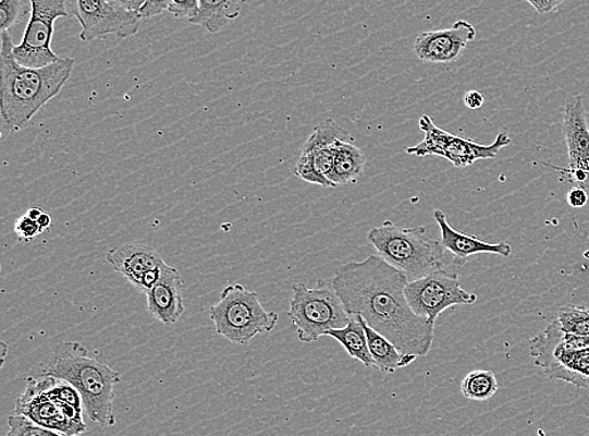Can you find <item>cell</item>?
<instances>
[{"mask_svg": "<svg viewBox=\"0 0 589 436\" xmlns=\"http://www.w3.org/2000/svg\"><path fill=\"white\" fill-rule=\"evenodd\" d=\"M408 281L403 270L373 254L342 265L331 284L348 315L363 316L368 326L404 353L425 358L432 348L435 324L416 315L408 304Z\"/></svg>", "mask_w": 589, "mask_h": 436, "instance_id": "6da1fadb", "label": "cell"}, {"mask_svg": "<svg viewBox=\"0 0 589 436\" xmlns=\"http://www.w3.org/2000/svg\"><path fill=\"white\" fill-rule=\"evenodd\" d=\"M11 33L0 36V113L4 125L21 131L36 117L45 105L60 95L75 69V60L61 57L45 68H27L15 60Z\"/></svg>", "mask_w": 589, "mask_h": 436, "instance_id": "7a4b0ae2", "label": "cell"}, {"mask_svg": "<svg viewBox=\"0 0 589 436\" xmlns=\"http://www.w3.org/2000/svg\"><path fill=\"white\" fill-rule=\"evenodd\" d=\"M69 382L79 391L86 414L96 424L110 427L116 424L113 413L114 386L121 374L106 362L89 356L88 350L78 342H63L53 350L44 370Z\"/></svg>", "mask_w": 589, "mask_h": 436, "instance_id": "3957f363", "label": "cell"}, {"mask_svg": "<svg viewBox=\"0 0 589 436\" xmlns=\"http://www.w3.org/2000/svg\"><path fill=\"white\" fill-rule=\"evenodd\" d=\"M367 241L384 261L403 270L410 281L445 268L446 250L443 243L428 234L427 227L404 228L386 220L368 232Z\"/></svg>", "mask_w": 589, "mask_h": 436, "instance_id": "277c9868", "label": "cell"}, {"mask_svg": "<svg viewBox=\"0 0 589 436\" xmlns=\"http://www.w3.org/2000/svg\"><path fill=\"white\" fill-rule=\"evenodd\" d=\"M529 352L551 380L589 388V336L566 332L555 319L529 340Z\"/></svg>", "mask_w": 589, "mask_h": 436, "instance_id": "5b68a950", "label": "cell"}, {"mask_svg": "<svg viewBox=\"0 0 589 436\" xmlns=\"http://www.w3.org/2000/svg\"><path fill=\"white\" fill-rule=\"evenodd\" d=\"M210 319L219 336L243 347L258 335L272 332L280 316L265 308L257 292L242 284H231L224 288L219 301L212 304Z\"/></svg>", "mask_w": 589, "mask_h": 436, "instance_id": "8992f818", "label": "cell"}, {"mask_svg": "<svg viewBox=\"0 0 589 436\" xmlns=\"http://www.w3.org/2000/svg\"><path fill=\"white\" fill-rule=\"evenodd\" d=\"M289 317L296 326L299 341L312 343L330 330L345 327L351 315L332 284L319 281L314 287L293 286Z\"/></svg>", "mask_w": 589, "mask_h": 436, "instance_id": "52a82bcc", "label": "cell"}, {"mask_svg": "<svg viewBox=\"0 0 589 436\" xmlns=\"http://www.w3.org/2000/svg\"><path fill=\"white\" fill-rule=\"evenodd\" d=\"M419 128L425 134L421 143L407 147L406 153L419 158L439 156L452 162L455 168H468L479 160L495 159L504 147L512 144L508 134L501 133L490 145L478 144L470 138L447 133L433 123L428 114L419 120Z\"/></svg>", "mask_w": 589, "mask_h": 436, "instance_id": "ba28073f", "label": "cell"}, {"mask_svg": "<svg viewBox=\"0 0 589 436\" xmlns=\"http://www.w3.org/2000/svg\"><path fill=\"white\" fill-rule=\"evenodd\" d=\"M405 294L415 314L433 324L444 311L455 306H470L478 301V295L465 291L459 276L446 267L408 281Z\"/></svg>", "mask_w": 589, "mask_h": 436, "instance_id": "9c48e42d", "label": "cell"}, {"mask_svg": "<svg viewBox=\"0 0 589 436\" xmlns=\"http://www.w3.org/2000/svg\"><path fill=\"white\" fill-rule=\"evenodd\" d=\"M30 15L20 45H14L15 60L27 68H45L61 57L52 49L54 23L69 16L65 0H29Z\"/></svg>", "mask_w": 589, "mask_h": 436, "instance_id": "30bf717a", "label": "cell"}, {"mask_svg": "<svg viewBox=\"0 0 589 436\" xmlns=\"http://www.w3.org/2000/svg\"><path fill=\"white\" fill-rule=\"evenodd\" d=\"M72 13L81 24L79 38L86 44L110 36L128 38L140 31V15L109 0H72Z\"/></svg>", "mask_w": 589, "mask_h": 436, "instance_id": "8fae6325", "label": "cell"}, {"mask_svg": "<svg viewBox=\"0 0 589 436\" xmlns=\"http://www.w3.org/2000/svg\"><path fill=\"white\" fill-rule=\"evenodd\" d=\"M347 131L333 120L319 123L302 147L299 159L294 167V175L309 184L334 187L330 180L334 166L335 146L340 140H351Z\"/></svg>", "mask_w": 589, "mask_h": 436, "instance_id": "7c38bea8", "label": "cell"}, {"mask_svg": "<svg viewBox=\"0 0 589 436\" xmlns=\"http://www.w3.org/2000/svg\"><path fill=\"white\" fill-rule=\"evenodd\" d=\"M15 413L27 415L33 422L59 435H78L87 431L84 416H82L84 410L37 389L30 382L27 384L26 391L16 400Z\"/></svg>", "mask_w": 589, "mask_h": 436, "instance_id": "4fadbf2b", "label": "cell"}, {"mask_svg": "<svg viewBox=\"0 0 589 436\" xmlns=\"http://www.w3.org/2000/svg\"><path fill=\"white\" fill-rule=\"evenodd\" d=\"M476 37L477 29L473 24L456 21L446 29L421 32L415 39L414 55L422 62L453 63Z\"/></svg>", "mask_w": 589, "mask_h": 436, "instance_id": "5bb4252c", "label": "cell"}, {"mask_svg": "<svg viewBox=\"0 0 589 436\" xmlns=\"http://www.w3.org/2000/svg\"><path fill=\"white\" fill-rule=\"evenodd\" d=\"M562 128L568 149V166L548 167L560 172L576 170L589 172V125L582 96H570L564 105Z\"/></svg>", "mask_w": 589, "mask_h": 436, "instance_id": "9a60e30c", "label": "cell"}, {"mask_svg": "<svg viewBox=\"0 0 589 436\" xmlns=\"http://www.w3.org/2000/svg\"><path fill=\"white\" fill-rule=\"evenodd\" d=\"M184 279L175 267H163L162 275L149 291H146L147 311L162 325L173 326L185 312Z\"/></svg>", "mask_w": 589, "mask_h": 436, "instance_id": "2e32d148", "label": "cell"}, {"mask_svg": "<svg viewBox=\"0 0 589 436\" xmlns=\"http://www.w3.org/2000/svg\"><path fill=\"white\" fill-rule=\"evenodd\" d=\"M110 266L124 276L131 284L140 288L143 278L155 268L165 263L160 254L152 249L138 243H126L113 246L106 253Z\"/></svg>", "mask_w": 589, "mask_h": 436, "instance_id": "e0dca14e", "label": "cell"}, {"mask_svg": "<svg viewBox=\"0 0 589 436\" xmlns=\"http://www.w3.org/2000/svg\"><path fill=\"white\" fill-rule=\"evenodd\" d=\"M433 219H435L440 228L441 243H443L446 251L453 254L456 261L464 262L481 253L495 254V256L504 258L512 256L513 249L510 243H488L478 240L477 237L462 233L449 225L444 211L433 210Z\"/></svg>", "mask_w": 589, "mask_h": 436, "instance_id": "ac0fdd59", "label": "cell"}, {"mask_svg": "<svg viewBox=\"0 0 589 436\" xmlns=\"http://www.w3.org/2000/svg\"><path fill=\"white\" fill-rule=\"evenodd\" d=\"M364 327L367 335L368 349L375 362V368L383 374H395L398 368L410 366L416 361L417 356L408 355L396 348L394 342H391L388 337H384L373 328L366 324Z\"/></svg>", "mask_w": 589, "mask_h": 436, "instance_id": "d6986e66", "label": "cell"}, {"mask_svg": "<svg viewBox=\"0 0 589 436\" xmlns=\"http://www.w3.org/2000/svg\"><path fill=\"white\" fill-rule=\"evenodd\" d=\"M247 0H200L199 14L191 22L211 35L222 32L238 19Z\"/></svg>", "mask_w": 589, "mask_h": 436, "instance_id": "ffe728a7", "label": "cell"}, {"mask_svg": "<svg viewBox=\"0 0 589 436\" xmlns=\"http://www.w3.org/2000/svg\"><path fill=\"white\" fill-rule=\"evenodd\" d=\"M366 162V155L359 147L348 140H340L330 180L335 186L354 184L364 174Z\"/></svg>", "mask_w": 589, "mask_h": 436, "instance_id": "44dd1931", "label": "cell"}, {"mask_svg": "<svg viewBox=\"0 0 589 436\" xmlns=\"http://www.w3.org/2000/svg\"><path fill=\"white\" fill-rule=\"evenodd\" d=\"M327 336L338 340L352 359L361 361L366 367H375L370 349H368L363 316L351 315L345 327L334 328V330L327 332Z\"/></svg>", "mask_w": 589, "mask_h": 436, "instance_id": "7402d4cb", "label": "cell"}, {"mask_svg": "<svg viewBox=\"0 0 589 436\" xmlns=\"http://www.w3.org/2000/svg\"><path fill=\"white\" fill-rule=\"evenodd\" d=\"M499 384L496 376L488 370H476L463 378L461 390L465 399L487 401L495 397Z\"/></svg>", "mask_w": 589, "mask_h": 436, "instance_id": "603a6c76", "label": "cell"}, {"mask_svg": "<svg viewBox=\"0 0 589 436\" xmlns=\"http://www.w3.org/2000/svg\"><path fill=\"white\" fill-rule=\"evenodd\" d=\"M557 320L566 332L589 336V307L567 304L559 311Z\"/></svg>", "mask_w": 589, "mask_h": 436, "instance_id": "cb8c5ba5", "label": "cell"}, {"mask_svg": "<svg viewBox=\"0 0 589 436\" xmlns=\"http://www.w3.org/2000/svg\"><path fill=\"white\" fill-rule=\"evenodd\" d=\"M8 424H10L8 436L59 435L56 432L49 431L47 427L33 422L30 417L21 413H14L8 417Z\"/></svg>", "mask_w": 589, "mask_h": 436, "instance_id": "d4e9b609", "label": "cell"}, {"mask_svg": "<svg viewBox=\"0 0 589 436\" xmlns=\"http://www.w3.org/2000/svg\"><path fill=\"white\" fill-rule=\"evenodd\" d=\"M200 0H171L169 13L176 20L192 22L199 14Z\"/></svg>", "mask_w": 589, "mask_h": 436, "instance_id": "484cf974", "label": "cell"}, {"mask_svg": "<svg viewBox=\"0 0 589 436\" xmlns=\"http://www.w3.org/2000/svg\"><path fill=\"white\" fill-rule=\"evenodd\" d=\"M22 0H2L0 2V29L10 31L20 19Z\"/></svg>", "mask_w": 589, "mask_h": 436, "instance_id": "4316f807", "label": "cell"}, {"mask_svg": "<svg viewBox=\"0 0 589 436\" xmlns=\"http://www.w3.org/2000/svg\"><path fill=\"white\" fill-rule=\"evenodd\" d=\"M14 230L20 240L26 242L35 240L36 237L44 233L37 220L30 219L27 214L15 221Z\"/></svg>", "mask_w": 589, "mask_h": 436, "instance_id": "83f0119b", "label": "cell"}, {"mask_svg": "<svg viewBox=\"0 0 589 436\" xmlns=\"http://www.w3.org/2000/svg\"><path fill=\"white\" fill-rule=\"evenodd\" d=\"M170 4L171 0H145L138 14H140L142 20H150L154 16L169 12Z\"/></svg>", "mask_w": 589, "mask_h": 436, "instance_id": "f1b7e54d", "label": "cell"}, {"mask_svg": "<svg viewBox=\"0 0 589 436\" xmlns=\"http://www.w3.org/2000/svg\"><path fill=\"white\" fill-rule=\"evenodd\" d=\"M538 14H551L560 10L566 0H526Z\"/></svg>", "mask_w": 589, "mask_h": 436, "instance_id": "f546056e", "label": "cell"}, {"mask_svg": "<svg viewBox=\"0 0 589 436\" xmlns=\"http://www.w3.org/2000/svg\"><path fill=\"white\" fill-rule=\"evenodd\" d=\"M567 203L570 208L579 209L586 207L588 203V194L586 189L575 186L567 193Z\"/></svg>", "mask_w": 589, "mask_h": 436, "instance_id": "4dcf8cb0", "label": "cell"}, {"mask_svg": "<svg viewBox=\"0 0 589 436\" xmlns=\"http://www.w3.org/2000/svg\"><path fill=\"white\" fill-rule=\"evenodd\" d=\"M484 96L479 90H469L464 96V104L470 110H479L484 105Z\"/></svg>", "mask_w": 589, "mask_h": 436, "instance_id": "1f68e13d", "label": "cell"}, {"mask_svg": "<svg viewBox=\"0 0 589 436\" xmlns=\"http://www.w3.org/2000/svg\"><path fill=\"white\" fill-rule=\"evenodd\" d=\"M109 2L120 8H124V10L126 11L135 12L138 14L145 3V0H109Z\"/></svg>", "mask_w": 589, "mask_h": 436, "instance_id": "d6a6232c", "label": "cell"}, {"mask_svg": "<svg viewBox=\"0 0 589 436\" xmlns=\"http://www.w3.org/2000/svg\"><path fill=\"white\" fill-rule=\"evenodd\" d=\"M52 221L53 219L51 214L44 211L42 216H40L37 220V223L39 225L40 229H42V232H45V230L52 227Z\"/></svg>", "mask_w": 589, "mask_h": 436, "instance_id": "836d02e7", "label": "cell"}, {"mask_svg": "<svg viewBox=\"0 0 589 436\" xmlns=\"http://www.w3.org/2000/svg\"><path fill=\"white\" fill-rule=\"evenodd\" d=\"M27 216L33 219V220H38L40 216H42L44 214V210L40 209V208H30L28 209V211L26 213Z\"/></svg>", "mask_w": 589, "mask_h": 436, "instance_id": "e575fe53", "label": "cell"}]
</instances>
